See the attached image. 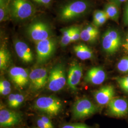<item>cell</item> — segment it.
<instances>
[{"label": "cell", "instance_id": "1", "mask_svg": "<svg viewBox=\"0 0 128 128\" xmlns=\"http://www.w3.org/2000/svg\"><path fill=\"white\" fill-rule=\"evenodd\" d=\"M91 7V4L88 0H72L60 8L59 18L66 22L76 20L86 14Z\"/></svg>", "mask_w": 128, "mask_h": 128}, {"label": "cell", "instance_id": "2", "mask_svg": "<svg viewBox=\"0 0 128 128\" xmlns=\"http://www.w3.org/2000/svg\"><path fill=\"white\" fill-rule=\"evenodd\" d=\"M63 106L62 101L52 96L40 97L35 101L33 104L35 110L50 116L59 114L63 109Z\"/></svg>", "mask_w": 128, "mask_h": 128}, {"label": "cell", "instance_id": "3", "mask_svg": "<svg viewBox=\"0 0 128 128\" xmlns=\"http://www.w3.org/2000/svg\"><path fill=\"white\" fill-rule=\"evenodd\" d=\"M35 13V8L29 0H11L10 16L18 21L32 18Z\"/></svg>", "mask_w": 128, "mask_h": 128}, {"label": "cell", "instance_id": "4", "mask_svg": "<svg viewBox=\"0 0 128 128\" xmlns=\"http://www.w3.org/2000/svg\"><path fill=\"white\" fill-rule=\"evenodd\" d=\"M122 44L121 35L116 29H108L102 35V48L107 55H113L116 53Z\"/></svg>", "mask_w": 128, "mask_h": 128}, {"label": "cell", "instance_id": "5", "mask_svg": "<svg viewBox=\"0 0 128 128\" xmlns=\"http://www.w3.org/2000/svg\"><path fill=\"white\" fill-rule=\"evenodd\" d=\"M67 82L64 64H57L51 69L49 74L48 88L51 92H58L65 86Z\"/></svg>", "mask_w": 128, "mask_h": 128}, {"label": "cell", "instance_id": "6", "mask_svg": "<svg viewBox=\"0 0 128 128\" xmlns=\"http://www.w3.org/2000/svg\"><path fill=\"white\" fill-rule=\"evenodd\" d=\"M98 107L86 98L78 100L72 107V115L74 119H81L91 116L97 113Z\"/></svg>", "mask_w": 128, "mask_h": 128}, {"label": "cell", "instance_id": "7", "mask_svg": "<svg viewBox=\"0 0 128 128\" xmlns=\"http://www.w3.org/2000/svg\"><path fill=\"white\" fill-rule=\"evenodd\" d=\"M38 64H43L51 58L55 53L56 42V40L50 38L36 43Z\"/></svg>", "mask_w": 128, "mask_h": 128}, {"label": "cell", "instance_id": "8", "mask_svg": "<svg viewBox=\"0 0 128 128\" xmlns=\"http://www.w3.org/2000/svg\"><path fill=\"white\" fill-rule=\"evenodd\" d=\"M27 33L32 41L37 43L51 38L52 32L48 23L39 20L30 25L27 29Z\"/></svg>", "mask_w": 128, "mask_h": 128}, {"label": "cell", "instance_id": "9", "mask_svg": "<svg viewBox=\"0 0 128 128\" xmlns=\"http://www.w3.org/2000/svg\"><path fill=\"white\" fill-rule=\"evenodd\" d=\"M30 88L33 91H40L48 84V76L46 68H37L29 74Z\"/></svg>", "mask_w": 128, "mask_h": 128}, {"label": "cell", "instance_id": "10", "mask_svg": "<svg viewBox=\"0 0 128 128\" xmlns=\"http://www.w3.org/2000/svg\"><path fill=\"white\" fill-rule=\"evenodd\" d=\"M22 119V115L14 110L0 107V126L1 128H11L18 125Z\"/></svg>", "mask_w": 128, "mask_h": 128}, {"label": "cell", "instance_id": "11", "mask_svg": "<svg viewBox=\"0 0 128 128\" xmlns=\"http://www.w3.org/2000/svg\"><path fill=\"white\" fill-rule=\"evenodd\" d=\"M108 105V113L116 117H123L128 114V101L124 98L114 97Z\"/></svg>", "mask_w": 128, "mask_h": 128}, {"label": "cell", "instance_id": "12", "mask_svg": "<svg viewBox=\"0 0 128 128\" xmlns=\"http://www.w3.org/2000/svg\"><path fill=\"white\" fill-rule=\"evenodd\" d=\"M29 74L27 69L18 66L10 68L8 72L10 80L20 89L25 88L30 82Z\"/></svg>", "mask_w": 128, "mask_h": 128}, {"label": "cell", "instance_id": "13", "mask_svg": "<svg viewBox=\"0 0 128 128\" xmlns=\"http://www.w3.org/2000/svg\"><path fill=\"white\" fill-rule=\"evenodd\" d=\"M114 88L112 85H107L101 87L94 94L95 100L100 105L108 104L114 98Z\"/></svg>", "mask_w": 128, "mask_h": 128}, {"label": "cell", "instance_id": "14", "mask_svg": "<svg viewBox=\"0 0 128 128\" xmlns=\"http://www.w3.org/2000/svg\"><path fill=\"white\" fill-rule=\"evenodd\" d=\"M106 74L100 66L93 67L88 70L84 78L85 82L94 85H100L104 82Z\"/></svg>", "mask_w": 128, "mask_h": 128}, {"label": "cell", "instance_id": "15", "mask_svg": "<svg viewBox=\"0 0 128 128\" xmlns=\"http://www.w3.org/2000/svg\"><path fill=\"white\" fill-rule=\"evenodd\" d=\"M82 76V68L80 64L74 63L69 69L67 84L74 91L77 90V86L80 82Z\"/></svg>", "mask_w": 128, "mask_h": 128}, {"label": "cell", "instance_id": "16", "mask_svg": "<svg viewBox=\"0 0 128 128\" xmlns=\"http://www.w3.org/2000/svg\"><path fill=\"white\" fill-rule=\"evenodd\" d=\"M15 50L18 58L25 63H30L34 60V55L29 46L20 40L14 42Z\"/></svg>", "mask_w": 128, "mask_h": 128}, {"label": "cell", "instance_id": "17", "mask_svg": "<svg viewBox=\"0 0 128 128\" xmlns=\"http://www.w3.org/2000/svg\"><path fill=\"white\" fill-rule=\"evenodd\" d=\"M73 49L76 56L81 60H91L94 56L92 50L85 44H78L74 46Z\"/></svg>", "mask_w": 128, "mask_h": 128}, {"label": "cell", "instance_id": "18", "mask_svg": "<svg viewBox=\"0 0 128 128\" xmlns=\"http://www.w3.org/2000/svg\"><path fill=\"white\" fill-rule=\"evenodd\" d=\"M120 8L117 5L109 2L105 5L104 10L108 18L118 22L120 16Z\"/></svg>", "mask_w": 128, "mask_h": 128}, {"label": "cell", "instance_id": "19", "mask_svg": "<svg viewBox=\"0 0 128 128\" xmlns=\"http://www.w3.org/2000/svg\"><path fill=\"white\" fill-rule=\"evenodd\" d=\"M25 100L24 96L20 94H10L8 96L7 104L9 107L17 109L23 104Z\"/></svg>", "mask_w": 128, "mask_h": 128}, {"label": "cell", "instance_id": "20", "mask_svg": "<svg viewBox=\"0 0 128 128\" xmlns=\"http://www.w3.org/2000/svg\"><path fill=\"white\" fill-rule=\"evenodd\" d=\"M11 0H0V21L7 20L10 16Z\"/></svg>", "mask_w": 128, "mask_h": 128}, {"label": "cell", "instance_id": "21", "mask_svg": "<svg viewBox=\"0 0 128 128\" xmlns=\"http://www.w3.org/2000/svg\"><path fill=\"white\" fill-rule=\"evenodd\" d=\"M10 55L9 51L4 47L0 50V69L4 70L7 68L10 61Z\"/></svg>", "mask_w": 128, "mask_h": 128}, {"label": "cell", "instance_id": "22", "mask_svg": "<svg viewBox=\"0 0 128 128\" xmlns=\"http://www.w3.org/2000/svg\"><path fill=\"white\" fill-rule=\"evenodd\" d=\"M72 30L73 27L65 28L61 30V32L62 33L61 39V45L62 46H68L71 42Z\"/></svg>", "mask_w": 128, "mask_h": 128}, {"label": "cell", "instance_id": "23", "mask_svg": "<svg viewBox=\"0 0 128 128\" xmlns=\"http://www.w3.org/2000/svg\"><path fill=\"white\" fill-rule=\"evenodd\" d=\"M99 35L93 34L86 30L84 28L81 31V39L88 43H94L96 41Z\"/></svg>", "mask_w": 128, "mask_h": 128}, {"label": "cell", "instance_id": "24", "mask_svg": "<svg viewBox=\"0 0 128 128\" xmlns=\"http://www.w3.org/2000/svg\"><path fill=\"white\" fill-rule=\"evenodd\" d=\"M115 80L119 84V86L125 92L128 94V76L117 77Z\"/></svg>", "mask_w": 128, "mask_h": 128}, {"label": "cell", "instance_id": "25", "mask_svg": "<svg viewBox=\"0 0 128 128\" xmlns=\"http://www.w3.org/2000/svg\"><path fill=\"white\" fill-rule=\"evenodd\" d=\"M117 68L119 72L122 73H128V56L120 60L117 64Z\"/></svg>", "mask_w": 128, "mask_h": 128}, {"label": "cell", "instance_id": "26", "mask_svg": "<svg viewBox=\"0 0 128 128\" xmlns=\"http://www.w3.org/2000/svg\"><path fill=\"white\" fill-rule=\"evenodd\" d=\"M81 30L80 28L79 27H73L72 37H71V42H76L81 39Z\"/></svg>", "mask_w": 128, "mask_h": 128}, {"label": "cell", "instance_id": "27", "mask_svg": "<svg viewBox=\"0 0 128 128\" xmlns=\"http://www.w3.org/2000/svg\"><path fill=\"white\" fill-rule=\"evenodd\" d=\"M61 128H91L82 124H65Z\"/></svg>", "mask_w": 128, "mask_h": 128}, {"label": "cell", "instance_id": "28", "mask_svg": "<svg viewBox=\"0 0 128 128\" xmlns=\"http://www.w3.org/2000/svg\"><path fill=\"white\" fill-rule=\"evenodd\" d=\"M50 128H55L50 119L46 115H43L39 117Z\"/></svg>", "mask_w": 128, "mask_h": 128}, {"label": "cell", "instance_id": "29", "mask_svg": "<svg viewBox=\"0 0 128 128\" xmlns=\"http://www.w3.org/2000/svg\"><path fill=\"white\" fill-rule=\"evenodd\" d=\"M105 15H106V14L104 10H96L94 12L93 15V22H96L99 18H101V17Z\"/></svg>", "mask_w": 128, "mask_h": 128}, {"label": "cell", "instance_id": "30", "mask_svg": "<svg viewBox=\"0 0 128 128\" xmlns=\"http://www.w3.org/2000/svg\"><path fill=\"white\" fill-rule=\"evenodd\" d=\"M108 18L107 15H105L104 16L101 17L98 20H97L96 22H94V25L96 26V27H99L103 25L104 23L106 22L107 19Z\"/></svg>", "mask_w": 128, "mask_h": 128}, {"label": "cell", "instance_id": "31", "mask_svg": "<svg viewBox=\"0 0 128 128\" xmlns=\"http://www.w3.org/2000/svg\"><path fill=\"white\" fill-rule=\"evenodd\" d=\"M123 20L124 24L125 25H128V1L126 2L124 6Z\"/></svg>", "mask_w": 128, "mask_h": 128}, {"label": "cell", "instance_id": "32", "mask_svg": "<svg viewBox=\"0 0 128 128\" xmlns=\"http://www.w3.org/2000/svg\"><path fill=\"white\" fill-rule=\"evenodd\" d=\"M11 87L9 81L6 79H1L0 81V89Z\"/></svg>", "mask_w": 128, "mask_h": 128}, {"label": "cell", "instance_id": "33", "mask_svg": "<svg viewBox=\"0 0 128 128\" xmlns=\"http://www.w3.org/2000/svg\"><path fill=\"white\" fill-rule=\"evenodd\" d=\"M38 4L45 6H48L50 4L52 0H33Z\"/></svg>", "mask_w": 128, "mask_h": 128}, {"label": "cell", "instance_id": "34", "mask_svg": "<svg viewBox=\"0 0 128 128\" xmlns=\"http://www.w3.org/2000/svg\"><path fill=\"white\" fill-rule=\"evenodd\" d=\"M12 91L11 87L0 89V94L2 96H9Z\"/></svg>", "mask_w": 128, "mask_h": 128}, {"label": "cell", "instance_id": "35", "mask_svg": "<svg viewBox=\"0 0 128 128\" xmlns=\"http://www.w3.org/2000/svg\"><path fill=\"white\" fill-rule=\"evenodd\" d=\"M108 1L109 2L113 3L117 5L119 8H120V6L123 3L128 2V0H108Z\"/></svg>", "mask_w": 128, "mask_h": 128}, {"label": "cell", "instance_id": "36", "mask_svg": "<svg viewBox=\"0 0 128 128\" xmlns=\"http://www.w3.org/2000/svg\"><path fill=\"white\" fill-rule=\"evenodd\" d=\"M37 125L38 128H50L40 118L37 119Z\"/></svg>", "mask_w": 128, "mask_h": 128}, {"label": "cell", "instance_id": "37", "mask_svg": "<svg viewBox=\"0 0 128 128\" xmlns=\"http://www.w3.org/2000/svg\"><path fill=\"white\" fill-rule=\"evenodd\" d=\"M122 46L125 52H126L127 53H128V33L126 36L124 44H122Z\"/></svg>", "mask_w": 128, "mask_h": 128}, {"label": "cell", "instance_id": "38", "mask_svg": "<svg viewBox=\"0 0 128 128\" xmlns=\"http://www.w3.org/2000/svg\"></svg>", "mask_w": 128, "mask_h": 128}]
</instances>
